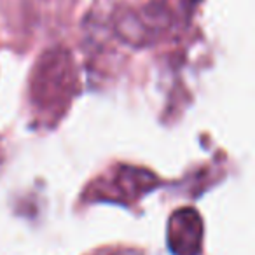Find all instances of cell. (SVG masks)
<instances>
[{"label":"cell","instance_id":"obj_3","mask_svg":"<svg viewBox=\"0 0 255 255\" xmlns=\"http://www.w3.org/2000/svg\"><path fill=\"white\" fill-rule=\"evenodd\" d=\"M168 247L173 255H199L203 243V220L194 208H180L168 220Z\"/></svg>","mask_w":255,"mask_h":255},{"label":"cell","instance_id":"obj_1","mask_svg":"<svg viewBox=\"0 0 255 255\" xmlns=\"http://www.w3.org/2000/svg\"><path fill=\"white\" fill-rule=\"evenodd\" d=\"M75 72L68 51L56 47L44 53L32 82L33 102L42 109H60L72 98Z\"/></svg>","mask_w":255,"mask_h":255},{"label":"cell","instance_id":"obj_4","mask_svg":"<svg viewBox=\"0 0 255 255\" xmlns=\"http://www.w3.org/2000/svg\"><path fill=\"white\" fill-rule=\"evenodd\" d=\"M159 2H163V4L173 12V16L177 19L178 18L185 19V16H189L194 11V7L198 5L199 0H159Z\"/></svg>","mask_w":255,"mask_h":255},{"label":"cell","instance_id":"obj_2","mask_svg":"<svg viewBox=\"0 0 255 255\" xmlns=\"http://www.w3.org/2000/svg\"><path fill=\"white\" fill-rule=\"evenodd\" d=\"M175 16L159 0H152L140 11H124L114 21V32L123 42L133 47H149L156 44L171 26Z\"/></svg>","mask_w":255,"mask_h":255}]
</instances>
